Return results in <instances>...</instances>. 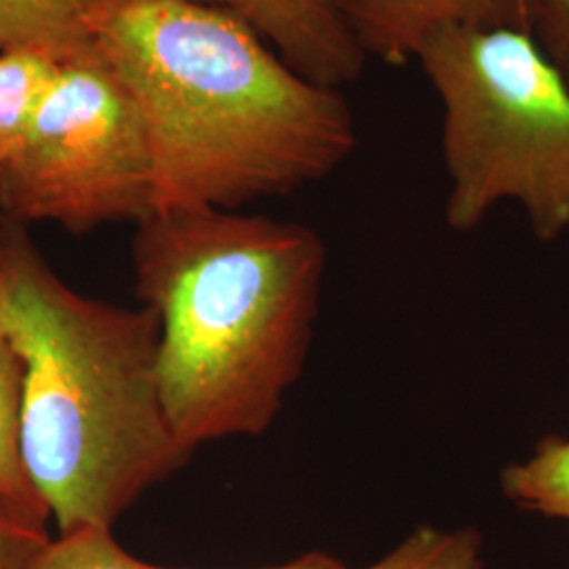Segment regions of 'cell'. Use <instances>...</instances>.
Returning <instances> with one entry per match:
<instances>
[{"label":"cell","mask_w":569,"mask_h":569,"mask_svg":"<svg viewBox=\"0 0 569 569\" xmlns=\"http://www.w3.org/2000/svg\"><path fill=\"white\" fill-rule=\"evenodd\" d=\"M500 488L517 509L569 523V439H540L528 460L502 470Z\"/></svg>","instance_id":"cell-10"},{"label":"cell","mask_w":569,"mask_h":569,"mask_svg":"<svg viewBox=\"0 0 569 569\" xmlns=\"http://www.w3.org/2000/svg\"><path fill=\"white\" fill-rule=\"evenodd\" d=\"M154 211L142 112L98 51L60 63L28 136L0 171V216L84 234Z\"/></svg>","instance_id":"cell-5"},{"label":"cell","mask_w":569,"mask_h":569,"mask_svg":"<svg viewBox=\"0 0 569 569\" xmlns=\"http://www.w3.org/2000/svg\"><path fill=\"white\" fill-rule=\"evenodd\" d=\"M533 0H333L366 58L388 66L416 60L420 44L439 30L529 32Z\"/></svg>","instance_id":"cell-6"},{"label":"cell","mask_w":569,"mask_h":569,"mask_svg":"<svg viewBox=\"0 0 569 569\" xmlns=\"http://www.w3.org/2000/svg\"><path fill=\"white\" fill-rule=\"evenodd\" d=\"M96 51L142 112L154 209L220 207L319 182L355 150V114L243 18L207 0H103Z\"/></svg>","instance_id":"cell-1"},{"label":"cell","mask_w":569,"mask_h":569,"mask_svg":"<svg viewBox=\"0 0 569 569\" xmlns=\"http://www.w3.org/2000/svg\"><path fill=\"white\" fill-rule=\"evenodd\" d=\"M249 21L284 61L327 77L350 58L352 39L333 0H207Z\"/></svg>","instance_id":"cell-7"},{"label":"cell","mask_w":569,"mask_h":569,"mask_svg":"<svg viewBox=\"0 0 569 569\" xmlns=\"http://www.w3.org/2000/svg\"><path fill=\"white\" fill-rule=\"evenodd\" d=\"M21 392L23 366L0 333V493L21 509L51 521V512L30 481L21 453Z\"/></svg>","instance_id":"cell-11"},{"label":"cell","mask_w":569,"mask_h":569,"mask_svg":"<svg viewBox=\"0 0 569 569\" xmlns=\"http://www.w3.org/2000/svg\"><path fill=\"white\" fill-rule=\"evenodd\" d=\"M41 519L0 493V569H28L49 542Z\"/></svg>","instance_id":"cell-14"},{"label":"cell","mask_w":569,"mask_h":569,"mask_svg":"<svg viewBox=\"0 0 569 569\" xmlns=\"http://www.w3.org/2000/svg\"><path fill=\"white\" fill-rule=\"evenodd\" d=\"M416 61L441 108L446 220L468 232L502 201L540 241L569 230V84L521 30H439Z\"/></svg>","instance_id":"cell-4"},{"label":"cell","mask_w":569,"mask_h":569,"mask_svg":"<svg viewBox=\"0 0 569 569\" xmlns=\"http://www.w3.org/2000/svg\"><path fill=\"white\" fill-rule=\"evenodd\" d=\"M28 569H154V566L122 549L112 536V528L91 526L60 533Z\"/></svg>","instance_id":"cell-13"},{"label":"cell","mask_w":569,"mask_h":569,"mask_svg":"<svg viewBox=\"0 0 569 569\" xmlns=\"http://www.w3.org/2000/svg\"><path fill=\"white\" fill-rule=\"evenodd\" d=\"M154 569H176V568H159L154 566ZM260 569H350L346 566L345 561H340L338 557L333 555H327L323 550H312V552H305L287 563L281 566H270V568Z\"/></svg>","instance_id":"cell-16"},{"label":"cell","mask_w":569,"mask_h":569,"mask_svg":"<svg viewBox=\"0 0 569 569\" xmlns=\"http://www.w3.org/2000/svg\"><path fill=\"white\" fill-rule=\"evenodd\" d=\"M529 34L569 84V0H533Z\"/></svg>","instance_id":"cell-15"},{"label":"cell","mask_w":569,"mask_h":569,"mask_svg":"<svg viewBox=\"0 0 569 569\" xmlns=\"http://www.w3.org/2000/svg\"><path fill=\"white\" fill-rule=\"evenodd\" d=\"M58 68L41 53L0 51V171L18 154Z\"/></svg>","instance_id":"cell-9"},{"label":"cell","mask_w":569,"mask_h":569,"mask_svg":"<svg viewBox=\"0 0 569 569\" xmlns=\"http://www.w3.org/2000/svg\"><path fill=\"white\" fill-rule=\"evenodd\" d=\"M103 0H0V51H30L66 63L96 51Z\"/></svg>","instance_id":"cell-8"},{"label":"cell","mask_w":569,"mask_h":569,"mask_svg":"<svg viewBox=\"0 0 569 569\" xmlns=\"http://www.w3.org/2000/svg\"><path fill=\"white\" fill-rule=\"evenodd\" d=\"M131 258L136 296L161 321L159 382L180 446L264 435L308 361L321 234L237 209L169 207L136 224Z\"/></svg>","instance_id":"cell-2"},{"label":"cell","mask_w":569,"mask_h":569,"mask_svg":"<svg viewBox=\"0 0 569 569\" xmlns=\"http://www.w3.org/2000/svg\"><path fill=\"white\" fill-rule=\"evenodd\" d=\"M363 569H486L483 538L472 526H418L395 549Z\"/></svg>","instance_id":"cell-12"},{"label":"cell","mask_w":569,"mask_h":569,"mask_svg":"<svg viewBox=\"0 0 569 569\" xmlns=\"http://www.w3.org/2000/svg\"><path fill=\"white\" fill-rule=\"evenodd\" d=\"M0 333L23 366L21 453L60 533L112 528L192 456L164 413L161 321L82 296L0 216Z\"/></svg>","instance_id":"cell-3"}]
</instances>
